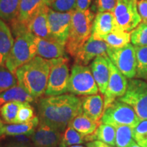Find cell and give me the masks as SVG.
Returning <instances> with one entry per match:
<instances>
[{"mask_svg":"<svg viewBox=\"0 0 147 147\" xmlns=\"http://www.w3.org/2000/svg\"><path fill=\"white\" fill-rule=\"evenodd\" d=\"M21 103L18 102H8L0 107V117L5 123H15L18 109Z\"/></svg>","mask_w":147,"mask_h":147,"instance_id":"cell-30","label":"cell"},{"mask_svg":"<svg viewBox=\"0 0 147 147\" xmlns=\"http://www.w3.org/2000/svg\"><path fill=\"white\" fill-rule=\"evenodd\" d=\"M101 121L114 127L129 125L134 128L140 119L131 106L117 99L104 110Z\"/></svg>","mask_w":147,"mask_h":147,"instance_id":"cell-7","label":"cell"},{"mask_svg":"<svg viewBox=\"0 0 147 147\" xmlns=\"http://www.w3.org/2000/svg\"><path fill=\"white\" fill-rule=\"evenodd\" d=\"M91 2V0H76L75 10L84 11L89 10Z\"/></svg>","mask_w":147,"mask_h":147,"instance_id":"cell-38","label":"cell"},{"mask_svg":"<svg viewBox=\"0 0 147 147\" xmlns=\"http://www.w3.org/2000/svg\"><path fill=\"white\" fill-rule=\"evenodd\" d=\"M6 147H30L28 145L19 142H13L8 144Z\"/></svg>","mask_w":147,"mask_h":147,"instance_id":"cell-40","label":"cell"},{"mask_svg":"<svg viewBox=\"0 0 147 147\" xmlns=\"http://www.w3.org/2000/svg\"><path fill=\"white\" fill-rule=\"evenodd\" d=\"M129 147H142V146H141L140 145H139L138 143L136 142V141H134V142L130 145Z\"/></svg>","mask_w":147,"mask_h":147,"instance_id":"cell-43","label":"cell"},{"mask_svg":"<svg viewBox=\"0 0 147 147\" xmlns=\"http://www.w3.org/2000/svg\"><path fill=\"white\" fill-rule=\"evenodd\" d=\"M34 100L35 99L32 95H29L23 88L17 84L14 87L0 93V107L8 102L31 103L34 102Z\"/></svg>","mask_w":147,"mask_h":147,"instance_id":"cell-23","label":"cell"},{"mask_svg":"<svg viewBox=\"0 0 147 147\" xmlns=\"http://www.w3.org/2000/svg\"><path fill=\"white\" fill-rule=\"evenodd\" d=\"M40 124L39 117L35 116L32 121L23 123L7 124L3 126V136H32Z\"/></svg>","mask_w":147,"mask_h":147,"instance_id":"cell-21","label":"cell"},{"mask_svg":"<svg viewBox=\"0 0 147 147\" xmlns=\"http://www.w3.org/2000/svg\"><path fill=\"white\" fill-rule=\"evenodd\" d=\"M61 133L49 125L40 122L31 136L35 147H57L61 138Z\"/></svg>","mask_w":147,"mask_h":147,"instance_id":"cell-15","label":"cell"},{"mask_svg":"<svg viewBox=\"0 0 147 147\" xmlns=\"http://www.w3.org/2000/svg\"><path fill=\"white\" fill-rule=\"evenodd\" d=\"M119 99L131 106L140 120H147V82L131 79L125 94Z\"/></svg>","mask_w":147,"mask_h":147,"instance_id":"cell-8","label":"cell"},{"mask_svg":"<svg viewBox=\"0 0 147 147\" xmlns=\"http://www.w3.org/2000/svg\"><path fill=\"white\" fill-rule=\"evenodd\" d=\"M137 59L136 75L138 78L147 79V47L134 46Z\"/></svg>","mask_w":147,"mask_h":147,"instance_id":"cell-31","label":"cell"},{"mask_svg":"<svg viewBox=\"0 0 147 147\" xmlns=\"http://www.w3.org/2000/svg\"><path fill=\"white\" fill-rule=\"evenodd\" d=\"M116 129V146L129 147L134 141V128L129 125H117Z\"/></svg>","mask_w":147,"mask_h":147,"instance_id":"cell-29","label":"cell"},{"mask_svg":"<svg viewBox=\"0 0 147 147\" xmlns=\"http://www.w3.org/2000/svg\"><path fill=\"white\" fill-rule=\"evenodd\" d=\"M37 56L48 60L65 57V46L55 40H49L36 38Z\"/></svg>","mask_w":147,"mask_h":147,"instance_id":"cell-19","label":"cell"},{"mask_svg":"<svg viewBox=\"0 0 147 147\" xmlns=\"http://www.w3.org/2000/svg\"><path fill=\"white\" fill-rule=\"evenodd\" d=\"M116 4L117 0H95V5L98 12H109L113 13Z\"/></svg>","mask_w":147,"mask_h":147,"instance_id":"cell-37","label":"cell"},{"mask_svg":"<svg viewBox=\"0 0 147 147\" xmlns=\"http://www.w3.org/2000/svg\"><path fill=\"white\" fill-rule=\"evenodd\" d=\"M76 0H53L50 8L61 12H72L76 9Z\"/></svg>","mask_w":147,"mask_h":147,"instance_id":"cell-35","label":"cell"},{"mask_svg":"<svg viewBox=\"0 0 147 147\" xmlns=\"http://www.w3.org/2000/svg\"><path fill=\"white\" fill-rule=\"evenodd\" d=\"M49 9L50 7L47 5L42 6L31 18L30 21L27 23V28L29 32L38 38L54 40L51 36L50 29H49V19H48Z\"/></svg>","mask_w":147,"mask_h":147,"instance_id":"cell-16","label":"cell"},{"mask_svg":"<svg viewBox=\"0 0 147 147\" xmlns=\"http://www.w3.org/2000/svg\"><path fill=\"white\" fill-rule=\"evenodd\" d=\"M82 113V100L75 95L47 96L38 102V117L44 123L62 132L77 115Z\"/></svg>","mask_w":147,"mask_h":147,"instance_id":"cell-1","label":"cell"},{"mask_svg":"<svg viewBox=\"0 0 147 147\" xmlns=\"http://www.w3.org/2000/svg\"><path fill=\"white\" fill-rule=\"evenodd\" d=\"M101 40H104L111 48H121L128 45L131 40V33L117 29L110 34L102 37Z\"/></svg>","mask_w":147,"mask_h":147,"instance_id":"cell-26","label":"cell"},{"mask_svg":"<svg viewBox=\"0 0 147 147\" xmlns=\"http://www.w3.org/2000/svg\"><path fill=\"white\" fill-rule=\"evenodd\" d=\"M91 70L97 84L99 91L104 94L107 88L110 77L108 56H98L93 59L91 64Z\"/></svg>","mask_w":147,"mask_h":147,"instance_id":"cell-17","label":"cell"},{"mask_svg":"<svg viewBox=\"0 0 147 147\" xmlns=\"http://www.w3.org/2000/svg\"><path fill=\"white\" fill-rule=\"evenodd\" d=\"M107 55L112 63L127 78L136 77L137 59L135 49L131 44L121 48L109 47Z\"/></svg>","mask_w":147,"mask_h":147,"instance_id":"cell-9","label":"cell"},{"mask_svg":"<svg viewBox=\"0 0 147 147\" xmlns=\"http://www.w3.org/2000/svg\"><path fill=\"white\" fill-rule=\"evenodd\" d=\"M101 121H95L89 118L87 115L82 113L77 115L72 121H71L69 125L76 129L77 131L83 136H87L94 133L97 128L100 125Z\"/></svg>","mask_w":147,"mask_h":147,"instance_id":"cell-25","label":"cell"},{"mask_svg":"<svg viewBox=\"0 0 147 147\" xmlns=\"http://www.w3.org/2000/svg\"><path fill=\"white\" fill-rule=\"evenodd\" d=\"M87 147H114L100 140H93L89 142L87 144Z\"/></svg>","mask_w":147,"mask_h":147,"instance_id":"cell-39","label":"cell"},{"mask_svg":"<svg viewBox=\"0 0 147 147\" xmlns=\"http://www.w3.org/2000/svg\"><path fill=\"white\" fill-rule=\"evenodd\" d=\"M118 28L113 12H98L93 20L91 36L95 39L100 40L102 37Z\"/></svg>","mask_w":147,"mask_h":147,"instance_id":"cell-18","label":"cell"},{"mask_svg":"<svg viewBox=\"0 0 147 147\" xmlns=\"http://www.w3.org/2000/svg\"><path fill=\"white\" fill-rule=\"evenodd\" d=\"M72 12H57L50 8L49 10V25L53 39L65 46L70 28Z\"/></svg>","mask_w":147,"mask_h":147,"instance_id":"cell-12","label":"cell"},{"mask_svg":"<svg viewBox=\"0 0 147 147\" xmlns=\"http://www.w3.org/2000/svg\"><path fill=\"white\" fill-rule=\"evenodd\" d=\"M84 115L95 121H101L104 112V97L100 94L84 96L81 99Z\"/></svg>","mask_w":147,"mask_h":147,"instance_id":"cell-20","label":"cell"},{"mask_svg":"<svg viewBox=\"0 0 147 147\" xmlns=\"http://www.w3.org/2000/svg\"><path fill=\"white\" fill-rule=\"evenodd\" d=\"M99 91L91 67L75 63L71 67L68 84V92L80 96L97 94Z\"/></svg>","mask_w":147,"mask_h":147,"instance_id":"cell-6","label":"cell"},{"mask_svg":"<svg viewBox=\"0 0 147 147\" xmlns=\"http://www.w3.org/2000/svg\"><path fill=\"white\" fill-rule=\"evenodd\" d=\"M50 69V60L36 56L16 71L18 84L34 99L38 98L45 94Z\"/></svg>","mask_w":147,"mask_h":147,"instance_id":"cell-2","label":"cell"},{"mask_svg":"<svg viewBox=\"0 0 147 147\" xmlns=\"http://www.w3.org/2000/svg\"><path fill=\"white\" fill-rule=\"evenodd\" d=\"M0 147H1V146H0Z\"/></svg>","mask_w":147,"mask_h":147,"instance_id":"cell-45","label":"cell"},{"mask_svg":"<svg viewBox=\"0 0 147 147\" xmlns=\"http://www.w3.org/2000/svg\"><path fill=\"white\" fill-rule=\"evenodd\" d=\"M51 69L46 96H57L68 92L69 71L68 59L63 57L50 60Z\"/></svg>","mask_w":147,"mask_h":147,"instance_id":"cell-5","label":"cell"},{"mask_svg":"<svg viewBox=\"0 0 147 147\" xmlns=\"http://www.w3.org/2000/svg\"><path fill=\"white\" fill-rule=\"evenodd\" d=\"M3 126H4V125H3V123L2 120L0 119V136H2Z\"/></svg>","mask_w":147,"mask_h":147,"instance_id":"cell-41","label":"cell"},{"mask_svg":"<svg viewBox=\"0 0 147 147\" xmlns=\"http://www.w3.org/2000/svg\"><path fill=\"white\" fill-rule=\"evenodd\" d=\"M109 47L104 40L95 39L91 36L75 55V62L78 65H87L97 57L108 55L107 51Z\"/></svg>","mask_w":147,"mask_h":147,"instance_id":"cell-14","label":"cell"},{"mask_svg":"<svg viewBox=\"0 0 147 147\" xmlns=\"http://www.w3.org/2000/svg\"><path fill=\"white\" fill-rule=\"evenodd\" d=\"M138 0H117L113 14L117 26L121 30L131 32L140 23Z\"/></svg>","mask_w":147,"mask_h":147,"instance_id":"cell-10","label":"cell"},{"mask_svg":"<svg viewBox=\"0 0 147 147\" xmlns=\"http://www.w3.org/2000/svg\"><path fill=\"white\" fill-rule=\"evenodd\" d=\"M69 147H84V146H82V145H80V144H78V145H74V146H71Z\"/></svg>","mask_w":147,"mask_h":147,"instance_id":"cell-44","label":"cell"},{"mask_svg":"<svg viewBox=\"0 0 147 147\" xmlns=\"http://www.w3.org/2000/svg\"><path fill=\"white\" fill-rule=\"evenodd\" d=\"M34 116V108L29 102H23L18 109L15 123H23L32 121Z\"/></svg>","mask_w":147,"mask_h":147,"instance_id":"cell-34","label":"cell"},{"mask_svg":"<svg viewBox=\"0 0 147 147\" xmlns=\"http://www.w3.org/2000/svg\"><path fill=\"white\" fill-rule=\"evenodd\" d=\"M139 145H140L142 147H147V138L143 141V142H141L140 144H139Z\"/></svg>","mask_w":147,"mask_h":147,"instance_id":"cell-42","label":"cell"},{"mask_svg":"<svg viewBox=\"0 0 147 147\" xmlns=\"http://www.w3.org/2000/svg\"><path fill=\"white\" fill-rule=\"evenodd\" d=\"M13 46L5 62V67L14 74L18 68L37 56L36 38L27 28L13 32Z\"/></svg>","mask_w":147,"mask_h":147,"instance_id":"cell-3","label":"cell"},{"mask_svg":"<svg viewBox=\"0 0 147 147\" xmlns=\"http://www.w3.org/2000/svg\"><path fill=\"white\" fill-rule=\"evenodd\" d=\"M21 0H0V19L12 22L16 17Z\"/></svg>","mask_w":147,"mask_h":147,"instance_id":"cell-27","label":"cell"},{"mask_svg":"<svg viewBox=\"0 0 147 147\" xmlns=\"http://www.w3.org/2000/svg\"><path fill=\"white\" fill-rule=\"evenodd\" d=\"M95 15L91 10H74L68 38L65 45L66 52L74 57L75 55L92 34Z\"/></svg>","mask_w":147,"mask_h":147,"instance_id":"cell-4","label":"cell"},{"mask_svg":"<svg viewBox=\"0 0 147 147\" xmlns=\"http://www.w3.org/2000/svg\"><path fill=\"white\" fill-rule=\"evenodd\" d=\"M18 84L15 74L3 65H0V93Z\"/></svg>","mask_w":147,"mask_h":147,"instance_id":"cell-33","label":"cell"},{"mask_svg":"<svg viewBox=\"0 0 147 147\" xmlns=\"http://www.w3.org/2000/svg\"><path fill=\"white\" fill-rule=\"evenodd\" d=\"M110 77L107 88L104 93V110L117 98L125 94L128 87V82L125 76L116 67L108 57Z\"/></svg>","mask_w":147,"mask_h":147,"instance_id":"cell-11","label":"cell"},{"mask_svg":"<svg viewBox=\"0 0 147 147\" xmlns=\"http://www.w3.org/2000/svg\"><path fill=\"white\" fill-rule=\"evenodd\" d=\"M131 42L134 46L147 47V23H141L131 32Z\"/></svg>","mask_w":147,"mask_h":147,"instance_id":"cell-32","label":"cell"},{"mask_svg":"<svg viewBox=\"0 0 147 147\" xmlns=\"http://www.w3.org/2000/svg\"><path fill=\"white\" fill-rule=\"evenodd\" d=\"M14 39L10 28L0 19V65H4L12 46Z\"/></svg>","mask_w":147,"mask_h":147,"instance_id":"cell-24","label":"cell"},{"mask_svg":"<svg viewBox=\"0 0 147 147\" xmlns=\"http://www.w3.org/2000/svg\"><path fill=\"white\" fill-rule=\"evenodd\" d=\"M52 1L53 0H21L17 16L11 22L12 31L27 28V23L34 14L44 5L51 7Z\"/></svg>","mask_w":147,"mask_h":147,"instance_id":"cell-13","label":"cell"},{"mask_svg":"<svg viewBox=\"0 0 147 147\" xmlns=\"http://www.w3.org/2000/svg\"><path fill=\"white\" fill-rule=\"evenodd\" d=\"M93 140H100L113 146H116L115 127L111 125L103 123L102 122L94 133L85 136L86 142Z\"/></svg>","mask_w":147,"mask_h":147,"instance_id":"cell-22","label":"cell"},{"mask_svg":"<svg viewBox=\"0 0 147 147\" xmlns=\"http://www.w3.org/2000/svg\"><path fill=\"white\" fill-rule=\"evenodd\" d=\"M85 142V136L82 135L74 129L72 127L68 125L64 130L61 138L59 147H69L74 145L81 144Z\"/></svg>","mask_w":147,"mask_h":147,"instance_id":"cell-28","label":"cell"},{"mask_svg":"<svg viewBox=\"0 0 147 147\" xmlns=\"http://www.w3.org/2000/svg\"><path fill=\"white\" fill-rule=\"evenodd\" d=\"M133 135L134 140L138 144L147 138V120H140L134 127Z\"/></svg>","mask_w":147,"mask_h":147,"instance_id":"cell-36","label":"cell"}]
</instances>
